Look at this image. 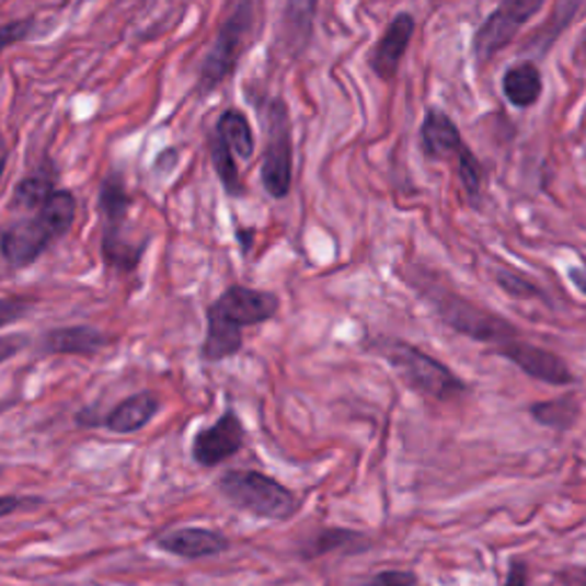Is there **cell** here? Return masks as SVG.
I'll return each mask as SVG.
<instances>
[{"instance_id":"1","label":"cell","mask_w":586,"mask_h":586,"mask_svg":"<svg viewBox=\"0 0 586 586\" xmlns=\"http://www.w3.org/2000/svg\"><path fill=\"white\" fill-rule=\"evenodd\" d=\"M279 312V298L273 291L232 285L207 308V337L199 346V358L209 365L234 358L243 348V330L268 323Z\"/></svg>"},{"instance_id":"2","label":"cell","mask_w":586,"mask_h":586,"mask_svg":"<svg viewBox=\"0 0 586 586\" xmlns=\"http://www.w3.org/2000/svg\"><path fill=\"white\" fill-rule=\"evenodd\" d=\"M411 287L430 305V310L438 314V319L451 328L453 333L463 335L474 342L502 346L518 337V328L508 323L504 317L481 308V305L463 298L430 277L426 268H415L413 273H405Z\"/></svg>"},{"instance_id":"3","label":"cell","mask_w":586,"mask_h":586,"mask_svg":"<svg viewBox=\"0 0 586 586\" xmlns=\"http://www.w3.org/2000/svg\"><path fill=\"white\" fill-rule=\"evenodd\" d=\"M365 351L386 360L401 378V383L424 399L453 401L468 392L463 378H458L445 363L411 342L378 335L365 342Z\"/></svg>"},{"instance_id":"4","label":"cell","mask_w":586,"mask_h":586,"mask_svg":"<svg viewBox=\"0 0 586 586\" xmlns=\"http://www.w3.org/2000/svg\"><path fill=\"white\" fill-rule=\"evenodd\" d=\"M76 214H79V199L71 191L58 188L33 218L8 227L3 232V243H0L8 266H33L50 245L69 234Z\"/></svg>"},{"instance_id":"5","label":"cell","mask_w":586,"mask_h":586,"mask_svg":"<svg viewBox=\"0 0 586 586\" xmlns=\"http://www.w3.org/2000/svg\"><path fill=\"white\" fill-rule=\"evenodd\" d=\"M216 491L237 512L262 520L285 522L300 508V499L291 489L260 470H225L216 479Z\"/></svg>"},{"instance_id":"6","label":"cell","mask_w":586,"mask_h":586,"mask_svg":"<svg viewBox=\"0 0 586 586\" xmlns=\"http://www.w3.org/2000/svg\"><path fill=\"white\" fill-rule=\"evenodd\" d=\"M99 207L104 218V232H101V257L108 271L134 273L147 252V239L131 243L124 237L126 222H129L131 195L124 186L119 172H108L99 188Z\"/></svg>"},{"instance_id":"7","label":"cell","mask_w":586,"mask_h":586,"mask_svg":"<svg viewBox=\"0 0 586 586\" xmlns=\"http://www.w3.org/2000/svg\"><path fill=\"white\" fill-rule=\"evenodd\" d=\"M254 31L252 0H239L234 10L218 25V33L204 54L197 71L195 90L199 96L216 92L225 79L234 73Z\"/></svg>"},{"instance_id":"8","label":"cell","mask_w":586,"mask_h":586,"mask_svg":"<svg viewBox=\"0 0 586 586\" xmlns=\"http://www.w3.org/2000/svg\"><path fill=\"white\" fill-rule=\"evenodd\" d=\"M266 147L262 159V186L273 199H285L294 184L291 115L283 99H271L264 115Z\"/></svg>"},{"instance_id":"9","label":"cell","mask_w":586,"mask_h":586,"mask_svg":"<svg viewBox=\"0 0 586 586\" xmlns=\"http://www.w3.org/2000/svg\"><path fill=\"white\" fill-rule=\"evenodd\" d=\"M545 0H502L497 10L474 33L472 54L479 65L491 62L514 42L522 25L543 8Z\"/></svg>"},{"instance_id":"10","label":"cell","mask_w":586,"mask_h":586,"mask_svg":"<svg viewBox=\"0 0 586 586\" xmlns=\"http://www.w3.org/2000/svg\"><path fill=\"white\" fill-rule=\"evenodd\" d=\"M248 440V433L243 426V420L227 407V411L211 424L202 426L195 430L191 443V456L199 468H218L220 463L229 461L237 456Z\"/></svg>"},{"instance_id":"11","label":"cell","mask_w":586,"mask_h":586,"mask_svg":"<svg viewBox=\"0 0 586 586\" xmlns=\"http://www.w3.org/2000/svg\"><path fill=\"white\" fill-rule=\"evenodd\" d=\"M161 552H168L172 556L186 559V562H199V559L218 556L232 548V541L225 531L209 529V527H180L159 531L151 539Z\"/></svg>"},{"instance_id":"12","label":"cell","mask_w":586,"mask_h":586,"mask_svg":"<svg viewBox=\"0 0 586 586\" xmlns=\"http://www.w3.org/2000/svg\"><path fill=\"white\" fill-rule=\"evenodd\" d=\"M415 28H417L415 16L401 12L388 23L383 35L378 37V42L369 50L367 65L380 81H392L399 73L401 60L407 54V46H411L415 37Z\"/></svg>"},{"instance_id":"13","label":"cell","mask_w":586,"mask_h":586,"mask_svg":"<svg viewBox=\"0 0 586 586\" xmlns=\"http://www.w3.org/2000/svg\"><path fill=\"white\" fill-rule=\"evenodd\" d=\"M502 358H506L508 363H514L520 371H525L527 376L543 380V383L550 386H568L573 383V374L568 369V365L559 358V355L541 348V346H533L520 340H512L502 346L495 348Z\"/></svg>"},{"instance_id":"14","label":"cell","mask_w":586,"mask_h":586,"mask_svg":"<svg viewBox=\"0 0 586 586\" xmlns=\"http://www.w3.org/2000/svg\"><path fill=\"white\" fill-rule=\"evenodd\" d=\"M420 147L428 161H458L463 157L468 145L463 142L461 131L453 119L440 111L428 108L420 126Z\"/></svg>"},{"instance_id":"15","label":"cell","mask_w":586,"mask_h":586,"mask_svg":"<svg viewBox=\"0 0 586 586\" xmlns=\"http://www.w3.org/2000/svg\"><path fill=\"white\" fill-rule=\"evenodd\" d=\"M113 344V337L94 325L50 328L39 337L42 355H81L92 358Z\"/></svg>"},{"instance_id":"16","label":"cell","mask_w":586,"mask_h":586,"mask_svg":"<svg viewBox=\"0 0 586 586\" xmlns=\"http://www.w3.org/2000/svg\"><path fill=\"white\" fill-rule=\"evenodd\" d=\"M159 413H161L159 394L142 390L122 399L111 413L104 415L101 428L115 433V436H131V433L142 430Z\"/></svg>"},{"instance_id":"17","label":"cell","mask_w":586,"mask_h":586,"mask_svg":"<svg viewBox=\"0 0 586 586\" xmlns=\"http://www.w3.org/2000/svg\"><path fill=\"white\" fill-rule=\"evenodd\" d=\"M369 548H371V539L358 529L323 527L317 533H312L310 539H305L298 545L296 554L302 559V562H314V559H321V556L333 554V552L363 554Z\"/></svg>"},{"instance_id":"18","label":"cell","mask_w":586,"mask_h":586,"mask_svg":"<svg viewBox=\"0 0 586 586\" xmlns=\"http://www.w3.org/2000/svg\"><path fill=\"white\" fill-rule=\"evenodd\" d=\"M317 10L319 0H285L283 39L294 58L302 56L312 42Z\"/></svg>"},{"instance_id":"19","label":"cell","mask_w":586,"mask_h":586,"mask_svg":"<svg viewBox=\"0 0 586 586\" xmlns=\"http://www.w3.org/2000/svg\"><path fill=\"white\" fill-rule=\"evenodd\" d=\"M58 182V170L50 161H44L42 168L31 172L16 184L12 193V207L21 211H39L44 204L54 197Z\"/></svg>"},{"instance_id":"20","label":"cell","mask_w":586,"mask_h":586,"mask_svg":"<svg viewBox=\"0 0 586 586\" xmlns=\"http://www.w3.org/2000/svg\"><path fill=\"white\" fill-rule=\"evenodd\" d=\"M502 92L506 101L516 108H529L539 101L543 92V79L537 65L520 62L512 69H506L502 79Z\"/></svg>"},{"instance_id":"21","label":"cell","mask_w":586,"mask_h":586,"mask_svg":"<svg viewBox=\"0 0 586 586\" xmlns=\"http://www.w3.org/2000/svg\"><path fill=\"white\" fill-rule=\"evenodd\" d=\"M216 131L225 138L227 147L234 151L241 161H250L254 157V134L250 119L239 108H227L216 119Z\"/></svg>"},{"instance_id":"22","label":"cell","mask_w":586,"mask_h":586,"mask_svg":"<svg viewBox=\"0 0 586 586\" xmlns=\"http://www.w3.org/2000/svg\"><path fill=\"white\" fill-rule=\"evenodd\" d=\"M209 157L214 163V170L218 174V182L225 188V193L229 197H243L248 193L243 180H241V172L237 165V157L234 151L227 147L225 138L214 129L209 134Z\"/></svg>"},{"instance_id":"23","label":"cell","mask_w":586,"mask_h":586,"mask_svg":"<svg viewBox=\"0 0 586 586\" xmlns=\"http://www.w3.org/2000/svg\"><path fill=\"white\" fill-rule=\"evenodd\" d=\"M531 417L537 420L539 424L554 428V430H568L579 415V405L575 403V399L564 397V399H554V401H541V403H533L529 407Z\"/></svg>"},{"instance_id":"24","label":"cell","mask_w":586,"mask_h":586,"mask_svg":"<svg viewBox=\"0 0 586 586\" xmlns=\"http://www.w3.org/2000/svg\"><path fill=\"white\" fill-rule=\"evenodd\" d=\"M495 279L502 291H506L512 298H518V300H527V298H543V291L531 283V279H527L525 275L516 273V271H508V268H499L495 273Z\"/></svg>"},{"instance_id":"25","label":"cell","mask_w":586,"mask_h":586,"mask_svg":"<svg viewBox=\"0 0 586 586\" xmlns=\"http://www.w3.org/2000/svg\"><path fill=\"white\" fill-rule=\"evenodd\" d=\"M420 577L413 571L405 568H390V571H378L371 577H367L365 586H417Z\"/></svg>"},{"instance_id":"26","label":"cell","mask_w":586,"mask_h":586,"mask_svg":"<svg viewBox=\"0 0 586 586\" xmlns=\"http://www.w3.org/2000/svg\"><path fill=\"white\" fill-rule=\"evenodd\" d=\"M44 504L46 499L35 497V495H3L0 497V516L10 518L12 514H19V512H35V508Z\"/></svg>"},{"instance_id":"27","label":"cell","mask_w":586,"mask_h":586,"mask_svg":"<svg viewBox=\"0 0 586 586\" xmlns=\"http://www.w3.org/2000/svg\"><path fill=\"white\" fill-rule=\"evenodd\" d=\"M31 310H33V300L19 298V296H5L3 300H0V323L8 328L21 317L28 314Z\"/></svg>"},{"instance_id":"28","label":"cell","mask_w":586,"mask_h":586,"mask_svg":"<svg viewBox=\"0 0 586 586\" xmlns=\"http://www.w3.org/2000/svg\"><path fill=\"white\" fill-rule=\"evenodd\" d=\"M35 25H37V19L35 16H28V19H16V21H10L3 25V46L10 48L19 42H25L31 39V35L35 33Z\"/></svg>"},{"instance_id":"29","label":"cell","mask_w":586,"mask_h":586,"mask_svg":"<svg viewBox=\"0 0 586 586\" xmlns=\"http://www.w3.org/2000/svg\"><path fill=\"white\" fill-rule=\"evenodd\" d=\"M504 586H527V564L520 559H514L512 566H508Z\"/></svg>"},{"instance_id":"30","label":"cell","mask_w":586,"mask_h":586,"mask_svg":"<svg viewBox=\"0 0 586 586\" xmlns=\"http://www.w3.org/2000/svg\"><path fill=\"white\" fill-rule=\"evenodd\" d=\"M23 344H25V337H19V335H8L0 340V348H3L0 351V358H3V363H8L16 351H21Z\"/></svg>"},{"instance_id":"31","label":"cell","mask_w":586,"mask_h":586,"mask_svg":"<svg viewBox=\"0 0 586 586\" xmlns=\"http://www.w3.org/2000/svg\"><path fill=\"white\" fill-rule=\"evenodd\" d=\"M573 285L586 296V268H571Z\"/></svg>"}]
</instances>
